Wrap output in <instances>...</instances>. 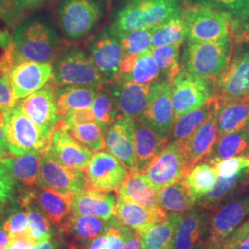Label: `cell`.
Returning a JSON list of instances; mask_svg holds the SVG:
<instances>
[{
  "label": "cell",
  "instance_id": "6da1fadb",
  "mask_svg": "<svg viewBox=\"0 0 249 249\" xmlns=\"http://www.w3.org/2000/svg\"><path fill=\"white\" fill-rule=\"evenodd\" d=\"M11 45L17 62L27 60L52 64L60 53L61 41L58 32L48 18L34 16L15 27Z\"/></svg>",
  "mask_w": 249,
  "mask_h": 249
},
{
  "label": "cell",
  "instance_id": "7a4b0ae2",
  "mask_svg": "<svg viewBox=\"0 0 249 249\" xmlns=\"http://www.w3.org/2000/svg\"><path fill=\"white\" fill-rule=\"evenodd\" d=\"M185 19L187 42H217L234 36L231 17L205 3L185 5Z\"/></svg>",
  "mask_w": 249,
  "mask_h": 249
},
{
  "label": "cell",
  "instance_id": "3957f363",
  "mask_svg": "<svg viewBox=\"0 0 249 249\" xmlns=\"http://www.w3.org/2000/svg\"><path fill=\"white\" fill-rule=\"evenodd\" d=\"M232 38L217 42H187L182 69L206 80H216L231 59Z\"/></svg>",
  "mask_w": 249,
  "mask_h": 249
},
{
  "label": "cell",
  "instance_id": "277c9868",
  "mask_svg": "<svg viewBox=\"0 0 249 249\" xmlns=\"http://www.w3.org/2000/svg\"><path fill=\"white\" fill-rule=\"evenodd\" d=\"M104 15L100 0H59L55 16L62 36L69 41L82 40L94 31Z\"/></svg>",
  "mask_w": 249,
  "mask_h": 249
},
{
  "label": "cell",
  "instance_id": "5b68a950",
  "mask_svg": "<svg viewBox=\"0 0 249 249\" xmlns=\"http://www.w3.org/2000/svg\"><path fill=\"white\" fill-rule=\"evenodd\" d=\"M184 4V0H128L117 10L112 27L117 33H126L157 25Z\"/></svg>",
  "mask_w": 249,
  "mask_h": 249
},
{
  "label": "cell",
  "instance_id": "8992f818",
  "mask_svg": "<svg viewBox=\"0 0 249 249\" xmlns=\"http://www.w3.org/2000/svg\"><path fill=\"white\" fill-rule=\"evenodd\" d=\"M3 129L8 151L14 155H21L42 151L49 141L24 113L17 102L13 107L2 113Z\"/></svg>",
  "mask_w": 249,
  "mask_h": 249
},
{
  "label": "cell",
  "instance_id": "52a82bcc",
  "mask_svg": "<svg viewBox=\"0 0 249 249\" xmlns=\"http://www.w3.org/2000/svg\"><path fill=\"white\" fill-rule=\"evenodd\" d=\"M249 217V187L223 200L213 210L205 248H220Z\"/></svg>",
  "mask_w": 249,
  "mask_h": 249
},
{
  "label": "cell",
  "instance_id": "ba28073f",
  "mask_svg": "<svg viewBox=\"0 0 249 249\" xmlns=\"http://www.w3.org/2000/svg\"><path fill=\"white\" fill-rule=\"evenodd\" d=\"M53 66L52 79L57 86L103 87L107 83L91 57L77 47H70L61 51Z\"/></svg>",
  "mask_w": 249,
  "mask_h": 249
},
{
  "label": "cell",
  "instance_id": "9c48e42d",
  "mask_svg": "<svg viewBox=\"0 0 249 249\" xmlns=\"http://www.w3.org/2000/svg\"><path fill=\"white\" fill-rule=\"evenodd\" d=\"M214 80H206L181 69L172 81L171 99L175 120L216 97Z\"/></svg>",
  "mask_w": 249,
  "mask_h": 249
},
{
  "label": "cell",
  "instance_id": "30bf717a",
  "mask_svg": "<svg viewBox=\"0 0 249 249\" xmlns=\"http://www.w3.org/2000/svg\"><path fill=\"white\" fill-rule=\"evenodd\" d=\"M190 169L181 143L169 142L142 172L158 191L183 180Z\"/></svg>",
  "mask_w": 249,
  "mask_h": 249
},
{
  "label": "cell",
  "instance_id": "8fae6325",
  "mask_svg": "<svg viewBox=\"0 0 249 249\" xmlns=\"http://www.w3.org/2000/svg\"><path fill=\"white\" fill-rule=\"evenodd\" d=\"M129 170L108 151L93 153L84 169L85 188L110 193L120 187Z\"/></svg>",
  "mask_w": 249,
  "mask_h": 249
},
{
  "label": "cell",
  "instance_id": "7c38bea8",
  "mask_svg": "<svg viewBox=\"0 0 249 249\" xmlns=\"http://www.w3.org/2000/svg\"><path fill=\"white\" fill-rule=\"evenodd\" d=\"M56 88V83L51 79L41 89L27 96L21 102L18 101L24 113L48 140H50L60 121L55 100Z\"/></svg>",
  "mask_w": 249,
  "mask_h": 249
},
{
  "label": "cell",
  "instance_id": "4fadbf2b",
  "mask_svg": "<svg viewBox=\"0 0 249 249\" xmlns=\"http://www.w3.org/2000/svg\"><path fill=\"white\" fill-rule=\"evenodd\" d=\"M232 55V54H231ZM219 103L249 97V49L234 53L215 80Z\"/></svg>",
  "mask_w": 249,
  "mask_h": 249
},
{
  "label": "cell",
  "instance_id": "5bb4252c",
  "mask_svg": "<svg viewBox=\"0 0 249 249\" xmlns=\"http://www.w3.org/2000/svg\"><path fill=\"white\" fill-rule=\"evenodd\" d=\"M171 88V80L168 79L158 80L149 105L138 116L141 121L150 127L160 139L168 142L175 123Z\"/></svg>",
  "mask_w": 249,
  "mask_h": 249
},
{
  "label": "cell",
  "instance_id": "9a60e30c",
  "mask_svg": "<svg viewBox=\"0 0 249 249\" xmlns=\"http://www.w3.org/2000/svg\"><path fill=\"white\" fill-rule=\"evenodd\" d=\"M90 57L107 83H114L119 75L124 52L119 37L113 27L100 32L89 46Z\"/></svg>",
  "mask_w": 249,
  "mask_h": 249
},
{
  "label": "cell",
  "instance_id": "2e32d148",
  "mask_svg": "<svg viewBox=\"0 0 249 249\" xmlns=\"http://www.w3.org/2000/svg\"><path fill=\"white\" fill-rule=\"evenodd\" d=\"M41 186L71 196L85 188L84 170L68 168L58 162L45 148L41 157Z\"/></svg>",
  "mask_w": 249,
  "mask_h": 249
},
{
  "label": "cell",
  "instance_id": "e0dca14e",
  "mask_svg": "<svg viewBox=\"0 0 249 249\" xmlns=\"http://www.w3.org/2000/svg\"><path fill=\"white\" fill-rule=\"evenodd\" d=\"M53 66L50 63L21 60L10 71V81L16 102L44 87L53 77Z\"/></svg>",
  "mask_w": 249,
  "mask_h": 249
},
{
  "label": "cell",
  "instance_id": "ac0fdd59",
  "mask_svg": "<svg viewBox=\"0 0 249 249\" xmlns=\"http://www.w3.org/2000/svg\"><path fill=\"white\" fill-rule=\"evenodd\" d=\"M106 149L129 171L136 170L134 147L133 117L118 115L104 131Z\"/></svg>",
  "mask_w": 249,
  "mask_h": 249
},
{
  "label": "cell",
  "instance_id": "d6986e66",
  "mask_svg": "<svg viewBox=\"0 0 249 249\" xmlns=\"http://www.w3.org/2000/svg\"><path fill=\"white\" fill-rule=\"evenodd\" d=\"M212 213L208 209L195 205L183 214L176 231L174 249L205 248Z\"/></svg>",
  "mask_w": 249,
  "mask_h": 249
},
{
  "label": "cell",
  "instance_id": "ffe728a7",
  "mask_svg": "<svg viewBox=\"0 0 249 249\" xmlns=\"http://www.w3.org/2000/svg\"><path fill=\"white\" fill-rule=\"evenodd\" d=\"M46 148L55 160L71 169H85L92 155L89 149L59 124L53 130Z\"/></svg>",
  "mask_w": 249,
  "mask_h": 249
},
{
  "label": "cell",
  "instance_id": "44dd1931",
  "mask_svg": "<svg viewBox=\"0 0 249 249\" xmlns=\"http://www.w3.org/2000/svg\"><path fill=\"white\" fill-rule=\"evenodd\" d=\"M158 81V80H157ZM142 84L131 80H117L112 94L121 116L138 117L149 105L156 87V82Z\"/></svg>",
  "mask_w": 249,
  "mask_h": 249
},
{
  "label": "cell",
  "instance_id": "7402d4cb",
  "mask_svg": "<svg viewBox=\"0 0 249 249\" xmlns=\"http://www.w3.org/2000/svg\"><path fill=\"white\" fill-rule=\"evenodd\" d=\"M114 216L119 223L138 233L153 224L165 222L169 214L160 206L147 208L117 195Z\"/></svg>",
  "mask_w": 249,
  "mask_h": 249
},
{
  "label": "cell",
  "instance_id": "603a6c76",
  "mask_svg": "<svg viewBox=\"0 0 249 249\" xmlns=\"http://www.w3.org/2000/svg\"><path fill=\"white\" fill-rule=\"evenodd\" d=\"M218 108L187 141L180 142L191 168L210 154L220 137L217 126Z\"/></svg>",
  "mask_w": 249,
  "mask_h": 249
},
{
  "label": "cell",
  "instance_id": "cb8c5ba5",
  "mask_svg": "<svg viewBox=\"0 0 249 249\" xmlns=\"http://www.w3.org/2000/svg\"><path fill=\"white\" fill-rule=\"evenodd\" d=\"M42 151L21 155H14L6 151L0 157V165L24 187H39L41 185Z\"/></svg>",
  "mask_w": 249,
  "mask_h": 249
},
{
  "label": "cell",
  "instance_id": "d4e9b609",
  "mask_svg": "<svg viewBox=\"0 0 249 249\" xmlns=\"http://www.w3.org/2000/svg\"><path fill=\"white\" fill-rule=\"evenodd\" d=\"M116 196L111 193L81 189L71 198V213L89 215L108 221L115 214Z\"/></svg>",
  "mask_w": 249,
  "mask_h": 249
},
{
  "label": "cell",
  "instance_id": "484cf974",
  "mask_svg": "<svg viewBox=\"0 0 249 249\" xmlns=\"http://www.w3.org/2000/svg\"><path fill=\"white\" fill-rule=\"evenodd\" d=\"M160 75L161 73L154 61L151 49L139 54L124 55L117 80L151 84L160 80Z\"/></svg>",
  "mask_w": 249,
  "mask_h": 249
},
{
  "label": "cell",
  "instance_id": "4316f807",
  "mask_svg": "<svg viewBox=\"0 0 249 249\" xmlns=\"http://www.w3.org/2000/svg\"><path fill=\"white\" fill-rule=\"evenodd\" d=\"M133 132L136 170L143 171L169 142L160 139L138 117H133Z\"/></svg>",
  "mask_w": 249,
  "mask_h": 249
},
{
  "label": "cell",
  "instance_id": "83f0119b",
  "mask_svg": "<svg viewBox=\"0 0 249 249\" xmlns=\"http://www.w3.org/2000/svg\"><path fill=\"white\" fill-rule=\"evenodd\" d=\"M28 191L33 200L42 209L53 224L62 226L71 214V197L41 185L39 187H32Z\"/></svg>",
  "mask_w": 249,
  "mask_h": 249
},
{
  "label": "cell",
  "instance_id": "f1b7e54d",
  "mask_svg": "<svg viewBox=\"0 0 249 249\" xmlns=\"http://www.w3.org/2000/svg\"><path fill=\"white\" fill-rule=\"evenodd\" d=\"M101 88L85 85L57 86L55 100L60 118L72 111L90 108Z\"/></svg>",
  "mask_w": 249,
  "mask_h": 249
},
{
  "label": "cell",
  "instance_id": "f546056e",
  "mask_svg": "<svg viewBox=\"0 0 249 249\" xmlns=\"http://www.w3.org/2000/svg\"><path fill=\"white\" fill-rule=\"evenodd\" d=\"M249 187L248 169L229 178H219L213 188L203 196L196 199V206L208 209L213 212L223 200Z\"/></svg>",
  "mask_w": 249,
  "mask_h": 249
},
{
  "label": "cell",
  "instance_id": "4dcf8cb0",
  "mask_svg": "<svg viewBox=\"0 0 249 249\" xmlns=\"http://www.w3.org/2000/svg\"><path fill=\"white\" fill-rule=\"evenodd\" d=\"M218 107L219 101L216 96L207 101L202 106L179 116L175 120L169 142H184L187 141Z\"/></svg>",
  "mask_w": 249,
  "mask_h": 249
},
{
  "label": "cell",
  "instance_id": "1f68e13d",
  "mask_svg": "<svg viewBox=\"0 0 249 249\" xmlns=\"http://www.w3.org/2000/svg\"><path fill=\"white\" fill-rule=\"evenodd\" d=\"M116 192L117 195L124 196L147 208L160 206L157 191L151 187L142 171H129L124 182Z\"/></svg>",
  "mask_w": 249,
  "mask_h": 249
},
{
  "label": "cell",
  "instance_id": "d6a6232c",
  "mask_svg": "<svg viewBox=\"0 0 249 249\" xmlns=\"http://www.w3.org/2000/svg\"><path fill=\"white\" fill-rule=\"evenodd\" d=\"M249 155V124L240 130L220 136L204 160L211 164L235 156Z\"/></svg>",
  "mask_w": 249,
  "mask_h": 249
},
{
  "label": "cell",
  "instance_id": "836d02e7",
  "mask_svg": "<svg viewBox=\"0 0 249 249\" xmlns=\"http://www.w3.org/2000/svg\"><path fill=\"white\" fill-rule=\"evenodd\" d=\"M109 220L107 221L89 215L71 213L61 227L71 234L75 240L88 247L92 241L107 231Z\"/></svg>",
  "mask_w": 249,
  "mask_h": 249
},
{
  "label": "cell",
  "instance_id": "e575fe53",
  "mask_svg": "<svg viewBox=\"0 0 249 249\" xmlns=\"http://www.w3.org/2000/svg\"><path fill=\"white\" fill-rule=\"evenodd\" d=\"M182 215L170 213L165 222L153 224L138 232L142 249H174L176 231Z\"/></svg>",
  "mask_w": 249,
  "mask_h": 249
},
{
  "label": "cell",
  "instance_id": "d590c367",
  "mask_svg": "<svg viewBox=\"0 0 249 249\" xmlns=\"http://www.w3.org/2000/svg\"><path fill=\"white\" fill-rule=\"evenodd\" d=\"M249 124V97L219 103L217 126L219 136L240 130Z\"/></svg>",
  "mask_w": 249,
  "mask_h": 249
},
{
  "label": "cell",
  "instance_id": "8d00e7d4",
  "mask_svg": "<svg viewBox=\"0 0 249 249\" xmlns=\"http://www.w3.org/2000/svg\"><path fill=\"white\" fill-rule=\"evenodd\" d=\"M159 205L170 213L184 214L196 203V198L184 180L157 191Z\"/></svg>",
  "mask_w": 249,
  "mask_h": 249
},
{
  "label": "cell",
  "instance_id": "74e56055",
  "mask_svg": "<svg viewBox=\"0 0 249 249\" xmlns=\"http://www.w3.org/2000/svg\"><path fill=\"white\" fill-rule=\"evenodd\" d=\"M20 205L25 209L28 219V228L31 236L37 244L51 240L53 232L52 224L47 215L33 200L26 190L20 196Z\"/></svg>",
  "mask_w": 249,
  "mask_h": 249
},
{
  "label": "cell",
  "instance_id": "f35d334b",
  "mask_svg": "<svg viewBox=\"0 0 249 249\" xmlns=\"http://www.w3.org/2000/svg\"><path fill=\"white\" fill-rule=\"evenodd\" d=\"M187 40L185 4L171 17L160 23L152 36V47L183 45Z\"/></svg>",
  "mask_w": 249,
  "mask_h": 249
},
{
  "label": "cell",
  "instance_id": "ab89813d",
  "mask_svg": "<svg viewBox=\"0 0 249 249\" xmlns=\"http://www.w3.org/2000/svg\"><path fill=\"white\" fill-rule=\"evenodd\" d=\"M183 180L197 199L213 188L218 176L213 164L201 160L190 169Z\"/></svg>",
  "mask_w": 249,
  "mask_h": 249
},
{
  "label": "cell",
  "instance_id": "60d3db41",
  "mask_svg": "<svg viewBox=\"0 0 249 249\" xmlns=\"http://www.w3.org/2000/svg\"><path fill=\"white\" fill-rule=\"evenodd\" d=\"M59 125L67 129L73 138L90 151H104L106 148L105 134L102 127L95 121Z\"/></svg>",
  "mask_w": 249,
  "mask_h": 249
},
{
  "label": "cell",
  "instance_id": "b9f144b4",
  "mask_svg": "<svg viewBox=\"0 0 249 249\" xmlns=\"http://www.w3.org/2000/svg\"><path fill=\"white\" fill-rule=\"evenodd\" d=\"M2 50L0 53V113L11 108L17 103L14 99L10 81V71L16 63L11 43Z\"/></svg>",
  "mask_w": 249,
  "mask_h": 249
},
{
  "label": "cell",
  "instance_id": "7bdbcfd3",
  "mask_svg": "<svg viewBox=\"0 0 249 249\" xmlns=\"http://www.w3.org/2000/svg\"><path fill=\"white\" fill-rule=\"evenodd\" d=\"M159 24L136 29L126 33H117L124 55L139 54L152 48V36Z\"/></svg>",
  "mask_w": 249,
  "mask_h": 249
},
{
  "label": "cell",
  "instance_id": "ee69618b",
  "mask_svg": "<svg viewBox=\"0 0 249 249\" xmlns=\"http://www.w3.org/2000/svg\"><path fill=\"white\" fill-rule=\"evenodd\" d=\"M91 110L94 116V120L105 131L112 124L119 115L118 107L112 92L104 88L99 89L94 99Z\"/></svg>",
  "mask_w": 249,
  "mask_h": 249
},
{
  "label": "cell",
  "instance_id": "f6af8a7d",
  "mask_svg": "<svg viewBox=\"0 0 249 249\" xmlns=\"http://www.w3.org/2000/svg\"><path fill=\"white\" fill-rule=\"evenodd\" d=\"M180 45H167L152 47L151 53L164 79L173 81L182 67L179 63Z\"/></svg>",
  "mask_w": 249,
  "mask_h": 249
},
{
  "label": "cell",
  "instance_id": "bcb514c9",
  "mask_svg": "<svg viewBox=\"0 0 249 249\" xmlns=\"http://www.w3.org/2000/svg\"><path fill=\"white\" fill-rule=\"evenodd\" d=\"M202 1L205 4L210 5L215 9H220L222 11L226 12L233 21L234 32L239 27H243L244 32L246 33L245 27L249 20V0H202Z\"/></svg>",
  "mask_w": 249,
  "mask_h": 249
},
{
  "label": "cell",
  "instance_id": "7dc6e473",
  "mask_svg": "<svg viewBox=\"0 0 249 249\" xmlns=\"http://www.w3.org/2000/svg\"><path fill=\"white\" fill-rule=\"evenodd\" d=\"M2 225L8 231L10 239L18 236L31 235L28 228L26 212L22 210L21 205L11 204L7 211V216Z\"/></svg>",
  "mask_w": 249,
  "mask_h": 249
},
{
  "label": "cell",
  "instance_id": "c3c4849f",
  "mask_svg": "<svg viewBox=\"0 0 249 249\" xmlns=\"http://www.w3.org/2000/svg\"><path fill=\"white\" fill-rule=\"evenodd\" d=\"M219 178H229L249 168V155L235 156L219 160L213 164Z\"/></svg>",
  "mask_w": 249,
  "mask_h": 249
},
{
  "label": "cell",
  "instance_id": "681fc988",
  "mask_svg": "<svg viewBox=\"0 0 249 249\" xmlns=\"http://www.w3.org/2000/svg\"><path fill=\"white\" fill-rule=\"evenodd\" d=\"M15 179L0 165V202L5 203L15 195Z\"/></svg>",
  "mask_w": 249,
  "mask_h": 249
},
{
  "label": "cell",
  "instance_id": "f907efd6",
  "mask_svg": "<svg viewBox=\"0 0 249 249\" xmlns=\"http://www.w3.org/2000/svg\"><path fill=\"white\" fill-rule=\"evenodd\" d=\"M52 0H13V9L11 19L18 18L23 12L37 9Z\"/></svg>",
  "mask_w": 249,
  "mask_h": 249
},
{
  "label": "cell",
  "instance_id": "816d5d0a",
  "mask_svg": "<svg viewBox=\"0 0 249 249\" xmlns=\"http://www.w3.org/2000/svg\"><path fill=\"white\" fill-rule=\"evenodd\" d=\"M121 229L124 233V249H142V244L139 234L121 223Z\"/></svg>",
  "mask_w": 249,
  "mask_h": 249
},
{
  "label": "cell",
  "instance_id": "f5cc1de1",
  "mask_svg": "<svg viewBox=\"0 0 249 249\" xmlns=\"http://www.w3.org/2000/svg\"><path fill=\"white\" fill-rule=\"evenodd\" d=\"M38 245L31 235L18 236L10 239L7 249H37Z\"/></svg>",
  "mask_w": 249,
  "mask_h": 249
},
{
  "label": "cell",
  "instance_id": "db71d44e",
  "mask_svg": "<svg viewBox=\"0 0 249 249\" xmlns=\"http://www.w3.org/2000/svg\"><path fill=\"white\" fill-rule=\"evenodd\" d=\"M13 0H0V18L11 19Z\"/></svg>",
  "mask_w": 249,
  "mask_h": 249
},
{
  "label": "cell",
  "instance_id": "11a10c76",
  "mask_svg": "<svg viewBox=\"0 0 249 249\" xmlns=\"http://www.w3.org/2000/svg\"><path fill=\"white\" fill-rule=\"evenodd\" d=\"M87 249H107V232L98 236L96 239L92 241Z\"/></svg>",
  "mask_w": 249,
  "mask_h": 249
},
{
  "label": "cell",
  "instance_id": "9f6ffc18",
  "mask_svg": "<svg viewBox=\"0 0 249 249\" xmlns=\"http://www.w3.org/2000/svg\"><path fill=\"white\" fill-rule=\"evenodd\" d=\"M10 243V236L2 224H0V249H7Z\"/></svg>",
  "mask_w": 249,
  "mask_h": 249
},
{
  "label": "cell",
  "instance_id": "6f0895ef",
  "mask_svg": "<svg viewBox=\"0 0 249 249\" xmlns=\"http://www.w3.org/2000/svg\"><path fill=\"white\" fill-rule=\"evenodd\" d=\"M7 143L4 135L3 129V119H2V113H0V157L7 151Z\"/></svg>",
  "mask_w": 249,
  "mask_h": 249
},
{
  "label": "cell",
  "instance_id": "680465c9",
  "mask_svg": "<svg viewBox=\"0 0 249 249\" xmlns=\"http://www.w3.org/2000/svg\"><path fill=\"white\" fill-rule=\"evenodd\" d=\"M37 249H59V242L57 240H49L38 245Z\"/></svg>",
  "mask_w": 249,
  "mask_h": 249
},
{
  "label": "cell",
  "instance_id": "91938a15",
  "mask_svg": "<svg viewBox=\"0 0 249 249\" xmlns=\"http://www.w3.org/2000/svg\"><path fill=\"white\" fill-rule=\"evenodd\" d=\"M4 204L5 203H3V202H0V215L2 213V212H3V208H4Z\"/></svg>",
  "mask_w": 249,
  "mask_h": 249
},
{
  "label": "cell",
  "instance_id": "94428289",
  "mask_svg": "<svg viewBox=\"0 0 249 249\" xmlns=\"http://www.w3.org/2000/svg\"><path fill=\"white\" fill-rule=\"evenodd\" d=\"M245 31H246V33H249V22L247 23V25L245 27Z\"/></svg>",
  "mask_w": 249,
  "mask_h": 249
},
{
  "label": "cell",
  "instance_id": "6125c7cd",
  "mask_svg": "<svg viewBox=\"0 0 249 249\" xmlns=\"http://www.w3.org/2000/svg\"><path fill=\"white\" fill-rule=\"evenodd\" d=\"M248 178H249V168L248 169Z\"/></svg>",
  "mask_w": 249,
  "mask_h": 249
},
{
  "label": "cell",
  "instance_id": "be15d7a7",
  "mask_svg": "<svg viewBox=\"0 0 249 249\" xmlns=\"http://www.w3.org/2000/svg\"><path fill=\"white\" fill-rule=\"evenodd\" d=\"M219 249V248H218V249H213V248H209V249Z\"/></svg>",
  "mask_w": 249,
  "mask_h": 249
},
{
  "label": "cell",
  "instance_id": "e7e4bbea",
  "mask_svg": "<svg viewBox=\"0 0 249 249\" xmlns=\"http://www.w3.org/2000/svg\"><path fill=\"white\" fill-rule=\"evenodd\" d=\"M206 249V248H199V249Z\"/></svg>",
  "mask_w": 249,
  "mask_h": 249
}]
</instances>
